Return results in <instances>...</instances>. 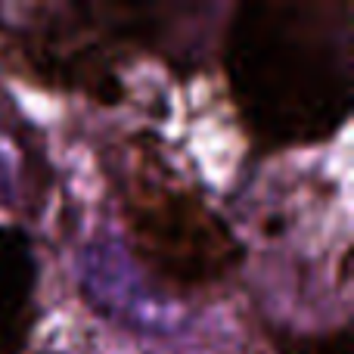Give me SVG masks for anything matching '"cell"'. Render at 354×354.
Listing matches in <instances>:
<instances>
[{
	"label": "cell",
	"instance_id": "obj_4",
	"mask_svg": "<svg viewBox=\"0 0 354 354\" xmlns=\"http://www.w3.org/2000/svg\"><path fill=\"white\" fill-rule=\"evenodd\" d=\"M299 354H351L348 333L339 330V333H333V336L314 339V342H301V351Z\"/></svg>",
	"mask_w": 354,
	"mask_h": 354
},
{
	"label": "cell",
	"instance_id": "obj_2",
	"mask_svg": "<svg viewBox=\"0 0 354 354\" xmlns=\"http://www.w3.org/2000/svg\"><path fill=\"white\" fill-rule=\"evenodd\" d=\"M122 212L137 261L171 292L212 289L239 264L243 252L224 218L159 162L134 168Z\"/></svg>",
	"mask_w": 354,
	"mask_h": 354
},
{
	"label": "cell",
	"instance_id": "obj_1",
	"mask_svg": "<svg viewBox=\"0 0 354 354\" xmlns=\"http://www.w3.org/2000/svg\"><path fill=\"white\" fill-rule=\"evenodd\" d=\"M345 0H261L236 10L224 66L239 118L264 147L333 137L351 112Z\"/></svg>",
	"mask_w": 354,
	"mask_h": 354
},
{
	"label": "cell",
	"instance_id": "obj_3",
	"mask_svg": "<svg viewBox=\"0 0 354 354\" xmlns=\"http://www.w3.org/2000/svg\"><path fill=\"white\" fill-rule=\"evenodd\" d=\"M37 264L28 236L0 227V354H25L35 324Z\"/></svg>",
	"mask_w": 354,
	"mask_h": 354
}]
</instances>
